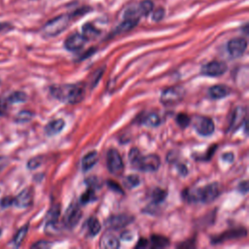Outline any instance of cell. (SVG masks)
Segmentation results:
<instances>
[{
  "label": "cell",
  "instance_id": "ab89813d",
  "mask_svg": "<svg viewBox=\"0 0 249 249\" xmlns=\"http://www.w3.org/2000/svg\"><path fill=\"white\" fill-rule=\"evenodd\" d=\"M216 145H213V146H211L208 150H207V152L205 153V155L203 156V157H201V160H210L211 158H212V155L214 154V152H215V150H216Z\"/></svg>",
  "mask_w": 249,
  "mask_h": 249
},
{
  "label": "cell",
  "instance_id": "d6a6232c",
  "mask_svg": "<svg viewBox=\"0 0 249 249\" xmlns=\"http://www.w3.org/2000/svg\"><path fill=\"white\" fill-rule=\"evenodd\" d=\"M95 199V194L94 191L91 188H89L86 192H84L80 197L81 203H89L90 201Z\"/></svg>",
  "mask_w": 249,
  "mask_h": 249
},
{
  "label": "cell",
  "instance_id": "5b68a950",
  "mask_svg": "<svg viewBox=\"0 0 249 249\" xmlns=\"http://www.w3.org/2000/svg\"><path fill=\"white\" fill-rule=\"evenodd\" d=\"M196 192L197 202L209 203L219 196V184L217 182H213L207 184L203 188H196Z\"/></svg>",
  "mask_w": 249,
  "mask_h": 249
},
{
  "label": "cell",
  "instance_id": "8fae6325",
  "mask_svg": "<svg viewBox=\"0 0 249 249\" xmlns=\"http://www.w3.org/2000/svg\"><path fill=\"white\" fill-rule=\"evenodd\" d=\"M133 221V217L126 215V214H118V215H113L109 217L105 224L107 228L111 230H119L122 229L128 224H130Z\"/></svg>",
  "mask_w": 249,
  "mask_h": 249
},
{
  "label": "cell",
  "instance_id": "cb8c5ba5",
  "mask_svg": "<svg viewBox=\"0 0 249 249\" xmlns=\"http://www.w3.org/2000/svg\"><path fill=\"white\" fill-rule=\"evenodd\" d=\"M82 31H83V35L87 38V40H91L96 38L97 36H99L100 34V30L97 29L96 27H94L91 23L87 22L83 25L82 27Z\"/></svg>",
  "mask_w": 249,
  "mask_h": 249
},
{
  "label": "cell",
  "instance_id": "44dd1931",
  "mask_svg": "<svg viewBox=\"0 0 249 249\" xmlns=\"http://www.w3.org/2000/svg\"><path fill=\"white\" fill-rule=\"evenodd\" d=\"M100 246L106 249H117L120 247V240L111 233H105L100 239Z\"/></svg>",
  "mask_w": 249,
  "mask_h": 249
},
{
  "label": "cell",
  "instance_id": "52a82bcc",
  "mask_svg": "<svg viewBox=\"0 0 249 249\" xmlns=\"http://www.w3.org/2000/svg\"><path fill=\"white\" fill-rule=\"evenodd\" d=\"M228 70V66L225 62L219 60H213L201 67L200 73L204 76L209 77H218L226 73Z\"/></svg>",
  "mask_w": 249,
  "mask_h": 249
},
{
  "label": "cell",
  "instance_id": "ba28073f",
  "mask_svg": "<svg viewBox=\"0 0 249 249\" xmlns=\"http://www.w3.org/2000/svg\"><path fill=\"white\" fill-rule=\"evenodd\" d=\"M82 218V210L76 203H72L64 213L63 224L68 229H73Z\"/></svg>",
  "mask_w": 249,
  "mask_h": 249
},
{
  "label": "cell",
  "instance_id": "277c9868",
  "mask_svg": "<svg viewBox=\"0 0 249 249\" xmlns=\"http://www.w3.org/2000/svg\"><path fill=\"white\" fill-rule=\"evenodd\" d=\"M186 95V89L182 86H172L162 90L160 102L164 105H175L181 102Z\"/></svg>",
  "mask_w": 249,
  "mask_h": 249
},
{
  "label": "cell",
  "instance_id": "2e32d148",
  "mask_svg": "<svg viewBox=\"0 0 249 249\" xmlns=\"http://www.w3.org/2000/svg\"><path fill=\"white\" fill-rule=\"evenodd\" d=\"M231 93V89L226 85H214L208 89V94L212 99H221Z\"/></svg>",
  "mask_w": 249,
  "mask_h": 249
},
{
  "label": "cell",
  "instance_id": "d4e9b609",
  "mask_svg": "<svg viewBox=\"0 0 249 249\" xmlns=\"http://www.w3.org/2000/svg\"><path fill=\"white\" fill-rule=\"evenodd\" d=\"M141 123L148 126H158L160 124L161 120H160V117L157 113L152 112V113H148L146 116H144L142 118Z\"/></svg>",
  "mask_w": 249,
  "mask_h": 249
},
{
  "label": "cell",
  "instance_id": "7a4b0ae2",
  "mask_svg": "<svg viewBox=\"0 0 249 249\" xmlns=\"http://www.w3.org/2000/svg\"><path fill=\"white\" fill-rule=\"evenodd\" d=\"M71 20V16L68 14L59 15L49 21L42 27V33L46 37H54L64 31Z\"/></svg>",
  "mask_w": 249,
  "mask_h": 249
},
{
  "label": "cell",
  "instance_id": "d590c367",
  "mask_svg": "<svg viewBox=\"0 0 249 249\" xmlns=\"http://www.w3.org/2000/svg\"><path fill=\"white\" fill-rule=\"evenodd\" d=\"M14 204V197L11 196H6L0 199V206L1 208H7Z\"/></svg>",
  "mask_w": 249,
  "mask_h": 249
},
{
  "label": "cell",
  "instance_id": "ffe728a7",
  "mask_svg": "<svg viewBox=\"0 0 249 249\" xmlns=\"http://www.w3.org/2000/svg\"><path fill=\"white\" fill-rule=\"evenodd\" d=\"M60 216V205L58 203L53 204L48 211L47 216H46V226H53L57 223L58 218Z\"/></svg>",
  "mask_w": 249,
  "mask_h": 249
},
{
  "label": "cell",
  "instance_id": "4dcf8cb0",
  "mask_svg": "<svg viewBox=\"0 0 249 249\" xmlns=\"http://www.w3.org/2000/svg\"><path fill=\"white\" fill-rule=\"evenodd\" d=\"M33 115H34L33 112H31L29 110H22V111H20L19 113L17 114L16 122L17 123H20V124L27 123V122H29L33 118Z\"/></svg>",
  "mask_w": 249,
  "mask_h": 249
},
{
  "label": "cell",
  "instance_id": "f6af8a7d",
  "mask_svg": "<svg viewBox=\"0 0 249 249\" xmlns=\"http://www.w3.org/2000/svg\"><path fill=\"white\" fill-rule=\"evenodd\" d=\"M7 107H8V101L6 100H0V116L4 115L7 111Z\"/></svg>",
  "mask_w": 249,
  "mask_h": 249
},
{
  "label": "cell",
  "instance_id": "7c38bea8",
  "mask_svg": "<svg viewBox=\"0 0 249 249\" xmlns=\"http://www.w3.org/2000/svg\"><path fill=\"white\" fill-rule=\"evenodd\" d=\"M87 38L80 33H73L68 36L64 41V47L66 50L71 52H76L84 47L87 42Z\"/></svg>",
  "mask_w": 249,
  "mask_h": 249
},
{
  "label": "cell",
  "instance_id": "b9f144b4",
  "mask_svg": "<svg viewBox=\"0 0 249 249\" xmlns=\"http://www.w3.org/2000/svg\"><path fill=\"white\" fill-rule=\"evenodd\" d=\"M146 247H149V240L146 239V238L141 237L137 241V243L135 245V248H146Z\"/></svg>",
  "mask_w": 249,
  "mask_h": 249
},
{
  "label": "cell",
  "instance_id": "30bf717a",
  "mask_svg": "<svg viewBox=\"0 0 249 249\" xmlns=\"http://www.w3.org/2000/svg\"><path fill=\"white\" fill-rule=\"evenodd\" d=\"M195 129L198 134L208 136L214 132L215 125L212 119L208 117H198L195 122Z\"/></svg>",
  "mask_w": 249,
  "mask_h": 249
},
{
  "label": "cell",
  "instance_id": "836d02e7",
  "mask_svg": "<svg viewBox=\"0 0 249 249\" xmlns=\"http://www.w3.org/2000/svg\"><path fill=\"white\" fill-rule=\"evenodd\" d=\"M42 163H43V157L37 156V157L31 158V159L27 161V167H28V169L33 170V169L38 168Z\"/></svg>",
  "mask_w": 249,
  "mask_h": 249
},
{
  "label": "cell",
  "instance_id": "6da1fadb",
  "mask_svg": "<svg viewBox=\"0 0 249 249\" xmlns=\"http://www.w3.org/2000/svg\"><path fill=\"white\" fill-rule=\"evenodd\" d=\"M50 91L56 99L70 104L79 103L85 97V87L82 84L55 85L50 88Z\"/></svg>",
  "mask_w": 249,
  "mask_h": 249
},
{
  "label": "cell",
  "instance_id": "f35d334b",
  "mask_svg": "<svg viewBox=\"0 0 249 249\" xmlns=\"http://www.w3.org/2000/svg\"><path fill=\"white\" fill-rule=\"evenodd\" d=\"M140 156V152L137 148H132L128 153V160L132 163L134 160H137V158Z\"/></svg>",
  "mask_w": 249,
  "mask_h": 249
},
{
  "label": "cell",
  "instance_id": "83f0119b",
  "mask_svg": "<svg viewBox=\"0 0 249 249\" xmlns=\"http://www.w3.org/2000/svg\"><path fill=\"white\" fill-rule=\"evenodd\" d=\"M28 228H29V226H28V224H26V225H24L23 227H21V228L17 231V233L15 234V236H14V238H13V243H14V245H15L16 247H18V246L21 244L22 240H23L24 237L26 236V233H27V231H28Z\"/></svg>",
  "mask_w": 249,
  "mask_h": 249
},
{
  "label": "cell",
  "instance_id": "d6986e66",
  "mask_svg": "<svg viewBox=\"0 0 249 249\" xmlns=\"http://www.w3.org/2000/svg\"><path fill=\"white\" fill-rule=\"evenodd\" d=\"M98 160V154L96 151H91L88 154H86L81 161L82 164V169L84 171H88L89 169H90L91 167H93L95 165V163Z\"/></svg>",
  "mask_w": 249,
  "mask_h": 249
},
{
  "label": "cell",
  "instance_id": "4fadbf2b",
  "mask_svg": "<svg viewBox=\"0 0 249 249\" xmlns=\"http://www.w3.org/2000/svg\"><path fill=\"white\" fill-rule=\"evenodd\" d=\"M246 235V230L243 228H239V229H232V230H229L227 231H224L223 233H221L220 235H217L216 237H212L211 238V242L216 244V243H222L226 240H231V239H236V238H240L242 236Z\"/></svg>",
  "mask_w": 249,
  "mask_h": 249
},
{
  "label": "cell",
  "instance_id": "9c48e42d",
  "mask_svg": "<svg viewBox=\"0 0 249 249\" xmlns=\"http://www.w3.org/2000/svg\"><path fill=\"white\" fill-rule=\"evenodd\" d=\"M247 49V41L242 37H237L230 40L227 45V50L232 57L241 56Z\"/></svg>",
  "mask_w": 249,
  "mask_h": 249
},
{
  "label": "cell",
  "instance_id": "484cf974",
  "mask_svg": "<svg viewBox=\"0 0 249 249\" xmlns=\"http://www.w3.org/2000/svg\"><path fill=\"white\" fill-rule=\"evenodd\" d=\"M137 8L140 17H147L154 10V2L152 0H143L138 4Z\"/></svg>",
  "mask_w": 249,
  "mask_h": 249
},
{
  "label": "cell",
  "instance_id": "9a60e30c",
  "mask_svg": "<svg viewBox=\"0 0 249 249\" xmlns=\"http://www.w3.org/2000/svg\"><path fill=\"white\" fill-rule=\"evenodd\" d=\"M32 197L31 190L24 189L16 197H14V205L18 208H26L32 203Z\"/></svg>",
  "mask_w": 249,
  "mask_h": 249
},
{
  "label": "cell",
  "instance_id": "7dc6e473",
  "mask_svg": "<svg viewBox=\"0 0 249 249\" xmlns=\"http://www.w3.org/2000/svg\"><path fill=\"white\" fill-rule=\"evenodd\" d=\"M222 159H223L224 160L228 161V162H231V161L233 160V159H234V156H233V154H232V153L229 152V153H225V154H223Z\"/></svg>",
  "mask_w": 249,
  "mask_h": 249
},
{
  "label": "cell",
  "instance_id": "5bb4252c",
  "mask_svg": "<svg viewBox=\"0 0 249 249\" xmlns=\"http://www.w3.org/2000/svg\"><path fill=\"white\" fill-rule=\"evenodd\" d=\"M246 108L242 107V106H237L232 113L231 116V120L230 123V127L229 130L230 131H235L237 128H239L244 122L246 121Z\"/></svg>",
  "mask_w": 249,
  "mask_h": 249
},
{
  "label": "cell",
  "instance_id": "bcb514c9",
  "mask_svg": "<svg viewBox=\"0 0 249 249\" xmlns=\"http://www.w3.org/2000/svg\"><path fill=\"white\" fill-rule=\"evenodd\" d=\"M177 247H179V248H193V247H195V243H194L193 240H188V241L182 242Z\"/></svg>",
  "mask_w": 249,
  "mask_h": 249
},
{
  "label": "cell",
  "instance_id": "c3c4849f",
  "mask_svg": "<svg viewBox=\"0 0 249 249\" xmlns=\"http://www.w3.org/2000/svg\"><path fill=\"white\" fill-rule=\"evenodd\" d=\"M121 237H122L123 239H124V240L128 241V240H130V239L133 237V234H132L130 231H124V232H123V233H122Z\"/></svg>",
  "mask_w": 249,
  "mask_h": 249
},
{
  "label": "cell",
  "instance_id": "681fc988",
  "mask_svg": "<svg viewBox=\"0 0 249 249\" xmlns=\"http://www.w3.org/2000/svg\"><path fill=\"white\" fill-rule=\"evenodd\" d=\"M11 28H13L9 23H7V22H2V23H0V32H5V31H8V30H10Z\"/></svg>",
  "mask_w": 249,
  "mask_h": 249
},
{
  "label": "cell",
  "instance_id": "8d00e7d4",
  "mask_svg": "<svg viewBox=\"0 0 249 249\" xmlns=\"http://www.w3.org/2000/svg\"><path fill=\"white\" fill-rule=\"evenodd\" d=\"M103 73H104V69H103V68H99V69H97V70L94 72L93 78H92V80H91V87H94V86L98 83V81H99L100 78L102 77Z\"/></svg>",
  "mask_w": 249,
  "mask_h": 249
},
{
  "label": "cell",
  "instance_id": "7bdbcfd3",
  "mask_svg": "<svg viewBox=\"0 0 249 249\" xmlns=\"http://www.w3.org/2000/svg\"><path fill=\"white\" fill-rule=\"evenodd\" d=\"M238 191L241 193V194H246L248 192V181L245 180V181H242L239 185H238Z\"/></svg>",
  "mask_w": 249,
  "mask_h": 249
},
{
  "label": "cell",
  "instance_id": "3957f363",
  "mask_svg": "<svg viewBox=\"0 0 249 249\" xmlns=\"http://www.w3.org/2000/svg\"><path fill=\"white\" fill-rule=\"evenodd\" d=\"M131 165L134 168L139 169L143 172H154L157 171L160 165V159L156 154H149L146 156H139Z\"/></svg>",
  "mask_w": 249,
  "mask_h": 249
},
{
  "label": "cell",
  "instance_id": "e575fe53",
  "mask_svg": "<svg viewBox=\"0 0 249 249\" xmlns=\"http://www.w3.org/2000/svg\"><path fill=\"white\" fill-rule=\"evenodd\" d=\"M153 15H152V19L154 21H160L164 17V9L163 8H158L156 10H153Z\"/></svg>",
  "mask_w": 249,
  "mask_h": 249
},
{
  "label": "cell",
  "instance_id": "7402d4cb",
  "mask_svg": "<svg viewBox=\"0 0 249 249\" xmlns=\"http://www.w3.org/2000/svg\"><path fill=\"white\" fill-rule=\"evenodd\" d=\"M87 228V234L89 236H95L101 230V225L99 221L94 217H89L84 224Z\"/></svg>",
  "mask_w": 249,
  "mask_h": 249
},
{
  "label": "cell",
  "instance_id": "f907efd6",
  "mask_svg": "<svg viewBox=\"0 0 249 249\" xmlns=\"http://www.w3.org/2000/svg\"><path fill=\"white\" fill-rule=\"evenodd\" d=\"M177 167H178V170H179V172H180L181 175H186V174H188V168H187V166H185L184 164H179Z\"/></svg>",
  "mask_w": 249,
  "mask_h": 249
},
{
  "label": "cell",
  "instance_id": "8992f818",
  "mask_svg": "<svg viewBox=\"0 0 249 249\" xmlns=\"http://www.w3.org/2000/svg\"><path fill=\"white\" fill-rule=\"evenodd\" d=\"M107 168L114 175H120L124 170V161L120 153L116 149H110L107 152Z\"/></svg>",
  "mask_w": 249,
  "mask_h": 249
},
{
  "label": "cell",
  "instance_id": "4316f807",
  "mask_svg": "<svg viewBox=\"0 0 249 249\" xmlns=\"http://www.w3.org/2000/svg\"><path fill=\"white\" fill-rule=\"evenodd\" d=\"M27 99V95L25 92L23 91H14L12 92L8 97H7V101L8 103H12V104H15V103H22V102H25Z\"/></svg>",
  "mask_w": 249,
  "mask_h": 249
},
{
  "label": "cell",
  "instance_id": "ac0fdd59",
  "mask_svg": "<svg viewBox=\"0 0 249 249\" xmlns=\"http://www.w3.org/2000/svg\"><path fill=\"white\" fill-rule=\"evenodd\" d=\"M138 21H139L138 18H124V20L113 31V35L125 33L129 30L133 29L137 25Z\"/></svg>",
  "mask_w": 249,
  "mask_h": 249
},
{
  "label": "cell",
  "instance_id": "816d5d0a",
  "mask_svg": "<svg viewBox=\"0 0 249 249\" xmlns=\"http://www.w3.org/2000/svg\"><path fill=\"white\" fill-rule=\"evenodd\" d=\"M0 235H1V229H0Z\"/></svg>",
  "mask_w": 249,
  "mask_h": 249
},
{
  "label": "cell",
  "instance_id": "f546056e",
  "mask_svg": "<svg viewBox=\"0 0 249 249\" xmlns=\"http://www.w3.org/2000/svg\"><path fill=\"white\" fill-rule=\"evenodd\" d=\"M166 195L167 193L165 190H162L160 188H156L152 193V200L154 203H160L165 199Z\"/></svg>",
  "mask_w": 249,
  "mask_h": 249
},
{
  "label": "cell",
  "instance_id": "ee69618b",
  "mask_svg": "<svg viewBox=\"0 0 249 249\" xmlns=\"http://www.w3.org/2000/svg\"><path fill=\"white\" fill-rule=\"evenodd\" d=\"M9 163V159L6 156H0V171H2Z\"/></svg>",
  "mask_w": 249,
  "mask_h": 249
},
{
  "label": "cell",
  "instance_id": "74e56055",
  "mask_svg": "<svg viewBox=\"0 0 249 249\" xmlns=\"http://www.w3.org/2000/svg\"><path fill=\"white\" fill-rule=\"evenodd\" d=\"M107 186H108V188H110L111 190H113V191H115V192L124 194L123 188H122L117 182H115V181H113V180H108V181H107Z\"/></svg>",
  "mask_w": 249,
  "mask_h": 249
},
{
  "label": "cell",
  "instance_id": "e0dca14e",
  "mask_svg": "<svg viewBox=\"0 0 249 249\" xmlns=\"http://www.w3.org/2000/svg\"><path fill=\"white\" fill-rule=\"evenodd\" d=\"M65 122L62 119H55L49 122L45 126V133L48 136H53L59 133L64 127Z\"/></svg>",
  "mask_w": 249,
  "mask_h": 249
},
{
  "label": "cell",
  "instance_id": "60d3db41",
  "mask_svg": "<svg viewBox=\"0 0 249 249\" xmlns=\"http://www.w3.org/2000/svg\"><path fill=\"white\" fill-rule=\"evenodd\" d=\"M50 246H51V243H49L48 241L40 240V241H37L36 243H34L33 245H31V248H48Z\"/></svg>",
  "mask_w": 249,
  "mask_h": 249
},
{
  "label": "cell",
  "instance_id": "603a6c76",
  "mask_svg": "<svg viewBox=\"0 0 249 249\" xmlns=\"http://www.w3.org/2000/svg\"><path fill=\"white\" fill-rule=\"evenodd\" d=\"M169 245V239L163 235L154 234L149 241V247L151 248H163Z\"/></svg>",
  "mask_w": 249,
  "mask_h": 249
},
{
  "label": "cell",
  "instance_id": "f1b7e54d",
  "mask_svg": "<svg viewBox=\"0 0 249 249\" xmlns=\"http://www.w3.org/2000/svg\"><path fill=\"white\" fill-rule=\"evenodd\" d=\"M123 184H124V187H125L127 189H131L140 184V178L136 174H130V175H127L126 177H124Z\"/></svg>",
  "mask_w": 249,
  "mask_h": 249
},
{
  "label": "cell",
  "instance_id": "1f68e13d",
  "mask_svg": "<svg viewBox=\"0 0 249 249\" xmlns=\"http://www.w3.org/2000/svg\"><path fill=\"white\" fill-rule=\"evenodd\" d=\"M176 122L178 124V125L181 128H185L187 126H189V124L192 122L191 117H189V115H187L186 113H179L176 117Z\"/></svg>",
  "mask_w": 249,
  "mask_h": 249
}]
</instances>
